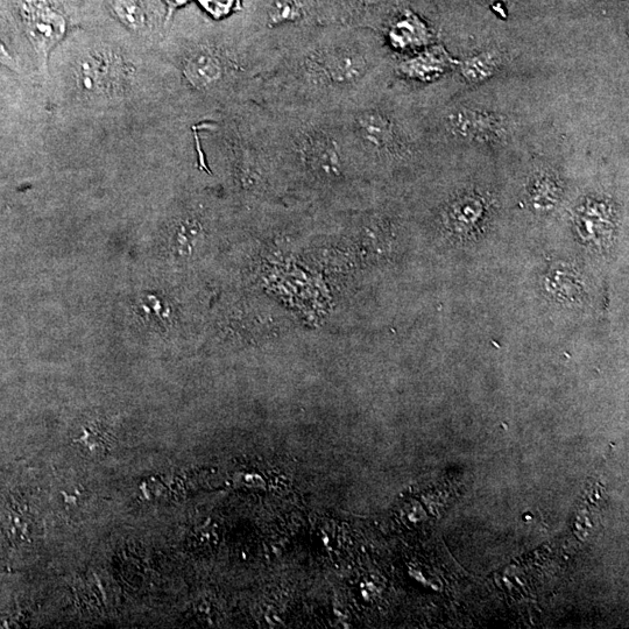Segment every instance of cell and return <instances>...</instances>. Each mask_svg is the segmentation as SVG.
Here are the masks:
<instances>
[{
  "mask_svg": "<svg viewBox=\"0 0 629 629\" xmlns=\"http://www.w3.org/2000/svg\"><path fill=\"white\" fill-rule=\"evenodd\" d=\"M117 18L132 31H144L147 26V13L140 0H108Z\"/></svg>",
  "mask_w": 629,
  "mask_h": 629,
  "instance_id": "cell-8",
  "label": "cell"
},
{
  "mask_svg": "<svg viewBox=\"0 0 629 629\" xmlns=\"http://www.w3.org/2000/svg\"><path fill=\"white\" fill-rule=\"evenodd\" d=\"M199 3L215 19H223L242 9L240 0H199Z\"/></svg>",
  "mask_w": 629,
  "mask_h": 629,
  "instance_id": "cell-11",
  "label": "cell"
},
{
  "mask_svg": "<svg viewBox=\"0 0 629 629\" xmlns=\"http://www.w3.org/2000/svg\"><path fill=\"white\" fill-rule=\"evenodd\" d=\"M378 3V0H337V6L339 10V20L342 25L345 23H358L363 20L366 13L372 9L374 5ZM337 21V24H338Z\"/></svg>",
  "mask_w": 629,
  "mask_h": 629,
  "instance_id": "cell-10",
  "label": "cell"
},
{
  "mask_svg": "<svg viewBox=\"0 0 629 629\" xmlns=\"http://www.w3.org/2000/svg\"><path fill=\"white\" fill-rule=\"evenodd\" d=\"M447 65V59L442 53L426 51L415 55L412 59L398 63L394 67V73L404 75L407 79H414L415 81H430L434 77L440 76Z\"/></svg>",
  "mask_w": 629,
  "mask_h": 629,
  "instance_id": "cell-6",
  "label": "cell"
},
{
  "mask_svg": "<svg viewBox=\"0 0 629 629\" xmlns=\"http://www.w3.org/2000/svg\"><path fill=\"white\" fill-rule=\"evenodd\" d=\"M451 125L463 137L479 140L496 139L504 133L503 123L499 119L473 111L456 113L452 116Z\"/></svg>",
  "mask_w": 629,
  "mask_h": 629,
  "instance_id": "cell-5",
  "label": "cell"
},
{
  "mask_svg": "<svg viewBox=\"0 0 629 629\" xmlns=\"http://www.w3.org/2000/svg\"><path fill=\"white\" fill-rule=\"evenodd\" d=\"M499 67V59L496 54L483 53L465 62L463 75L469 81H483L490 77Z\"/></svg>",
  "mask_w": 629,
  "mask_h": 629,
  "instance_id": "cell-9",
  "label": "cell"
},
{
  "mask_svg": "<svg viewBox=\"0 0 629 629\" xmlns=\"http://www.w3.org/2000/svg\"><path fill=\"white\" fill-rule=\"evenodd\" d=\"M388 41L397 51L407 53L422 47L428 41V32L419 19L406 16L398 21L388 30Z\"/></svg>",
  "mask_w": 629,
  "mask_h": 629,
  "instance_id": "cell-7",
  "label": "cell"
},
{
  "mask_svg": "<svg viewBox=\"0 0 629 629\" xmlns=\"http://www.w3.org/2000/svg\"><path fill=\"white\" fill-rule=\"evenodd\" d=\"M165 2L169 7V11L172 12L173 10L178 9V7L188 3L189 0H165Z\"/></svg>",
  "mask_w": 629,
  "mask_h": 629,
  "instance_id": "cell-13",
  "label": "cell"
},
{
  "mask_svg": "<svg viewBox=\"0 0 629 629\" xmlns=\"http://www.w3.org/2000/svg\"><path fill=\"white\" fill-rule=\"evenodd\" d=\"M271 111L286 188L324 199L345 196L364 168L342 113Z\"/></svg>",
  "mask_w": 629,
  "mask_h": 629,
  "instance_id": "cell-2",
  "label": "cell"
},
{
  "mask_svg": "<svg viewBox=\"0 0 629 629\" xmlns=\"http://www.w3.org/2000/svg\"><path fill=\"white\" fill-rule=\"evenodd\" d=\"M18 11L28 39L40 59L46 60L49 49L62 39L66 32V19L52 0H12Z\"/></svg>",
  "mask_w": 629,
  "mask_h": 629,
  "instance_id": "cell-3",
  "label": "cell"
},
{
  "mask_svg": "<svg viewBox=\"0 0 629 629\" xmlns=\"http://www.w3.org/2000/svg\"><path fill=\"white\" fill-rule=\"evenodd\" d=\"M0 65H3L14 72H18V61L14 59L10 49L7 48L2 40H0Z\"/></svg>",
  "mask_w": 629,
  "mask_h": 629,
  "instance_id": "cell-12",
  "label": "cell"
},
{
  "mask_svg": "<svg viewBox=\"0 0 629 629\" xmlns=\"http://www.w3.org/2000/svg\"><path fill=\"white\" fill-rule=\"evenodd\" d=\"M387 63L376 39L322 26L277 55L250 101L273 111L342 113L377 93Z\"/></svg>",
  "mask_w": 629,
  "mask_h": 629,
  "instance_id": "cell-1",
  "label": "cell"
},
{
  "mask_svg": "<svg viewBox=\"0 0 629 629\" xmlns=\"http://www.w3.org/2000/svg\"><path fill=\"white\" fill-rule=\"evenodd\" d=\"M123 75L122 63L109 51L83 55L76 70L77 83L83 93L96 96L109 94L122 86Z\"/></svg>",
  "mask_w": 629,
  "mask_h": 629,
  "instance_id": "cell-4",
  "label": "cell"
}]
</instances>
